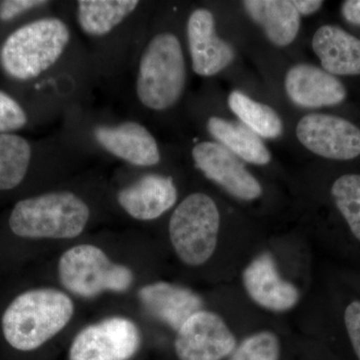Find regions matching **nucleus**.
<instances>
[{
  "mask_svg": "<svg viewBox=\"0 0 360 360\" xmlns=\"http://www.w3.org/2000/svg\"><path fill=\"white\" fill-rule=\"evenodd\" d=\"M284 89L291 103L303 108L338 105L347 96V89L338 77L309 63H298L288 70Z\"/></svg>",
  "mask_w": 360,
  "mask_h": 360,
  "instance_id": "nucleus-13",
  "label": "nucleus"
},
{
  "mask_svg": "<svg viewBox=\"0 0 360 360\" xmlns=\"http://www.w3.org/2000/svg\"><path fill=\"white\" fill-rule=\"evenodd\" d=\"M73 312L72 300L63 291L54 288L26 291L4 311V338L20 352L37 349L68 326Z\"/></svg>",
  "mask_w": 360,
  "mask_h": 360,
  "instance_id": "nucleus-1",
  "label": "nucleus"
},
{
  "mask_svg": "<svg viewBox=\"0 0 360 360\" xmlns=\"http://www.w3.org/2000/svg\"><path fill=\"white\" fill-rule=\"evenodd\" d=\"M292 4L300 16H309L316 13L323 6L324 2L321 0H292Z\"/></svg>",
  "mask_w": 360,
  "mask_h": 360,
  "instance_id": "nucleus-29",
  "label": "nucleus"
},
{
  "mask_svg": "<svg viewBox=\"0 0 360 360\" xmlns=\"http://www.w3.org/2000/svg\"><path fill=\"white\" fill-rule=\"evenodd\" d=\"M187 79L184 49L177 35L160 32L151 37L139 58L135 94L149 110L161 112L179 103Z\"/></svg>",
  "mask_w": 360,
  "mask_h": 360,
  "instance_id": "nucleus-2",
  "label": "nucleus"
},
{
  "mask_svg": "<svg viewBox=\"0 0 360 360\" xmlns=\"http://www.w3.org/2000/svg\"><path fill=\"white\" fill-rule=\"evenodd\" d=\"M321 68L340 77L360 75V39L335 25H322L312 37Z\"/></svg>",
  "mask_w": 360,
  "mask_h": 360,
  "instance_id": "nucleus-17",
  "label": "nucleus"
},
{
  "mask_svg": "<svg viewBox=\"0 0 360 360\" xmlns=\"http://www.w3.org/2000/svg\"><path fill=\"white\" fill-rule=\"evenodd\" d=\"M49 4L44 0H6L0 2V20L9 21L32 9Z\"/></svg>",
  "mask_w": 360,
  "mask_h": 360,
  "instance_id": "nucleus-27",
  "label": "nucleus"
},
{
  "mask_svg": "<svg viewBox=\"0 0 360 360\" xmlns=\"http://www.w3.org/2000/svg\"><path fill=\"white\" fill-rule=\"evenodd\" d=\"M243 6L250 20L262 28L276 46H288L297 37L302 16L292 0H245Z\"/></svg>",
  "mask_w": 360,
  "mask_h": 360,
  "instance_id": "nucleus-18",
  "label": "nucleus"
},
{
  "mask_svg": "<svg viewBox=\"0 0 360 360\" xmlns=\"http://www.w3.org/2000/svg\"><path fill=\"white\" fill-rule=\"evenodd\" d=\"M194 165L233 198L252 201L262 196V186L245 163L217 141H200L193 146Z\"/></svg>",
  "mask_w": 360,
  "mask_h": 360,
  "instance_id": "nucleus-9",
  "label": "nucleus"
},
{
  "mask_svg": "<svg viewBox=\"0 0 360 360\" xmlns=\"http://www.w3.org/2000/svg\"><path fill=\"white\" fill-rule=\"evenodd\" d=\"M297 141L303 148L331 160H352L360 155V129L345 118L310 113L298 120Z\"/></svg>",
  "mask_w": 360,
  "mask_h": 360,
  "instance_id": "nucleus-8",
  "label": "nucleus"
},
{
  "mask_svg": "<svg viewBox=\"0 0 360 360\" xmlns=\"http://www.w3.org/2000/svg\"><path fill=\"white\" fill-rule=\"evenodd\" d=\"M243 281L248 296L265 309L288 311L300 300V291L281 276L276 260L269 253L258 255L248 264Z\"/></svg>",
  "mask_w": 360,
  "mask_h": 360,
  "instance_id": "nucleus-14",
  "label": "nucleus"
},
{
  "mask_svg": "<svg viewBox=\"0 0 360 360\" xmlns=\"http://www.w3.org/2000/svg\"><path fill=\"white\" fill-rule=\"evenodd\" d=\"M186 37L191 68L195 75L214 77L233 61L234 49L217 34L214 15L208 9L198 8L189 14Z\"/></svg>",
  "mask_w": 360,
  "mask_h": 360,
  "instance_id": "nucleus-11",
  "label": "nucleus"
},
{
  "mask_svg": "<svg viewBox=\"0 0 360 360\" xmlns=\"http://www.w3.org/2000/svg\"><path fill=\"white\" fill-rule=\"evenodd\" d=\"M206 129L217 143L221 144L245 162L264 167L271 161V153L262 137L243 123L212 116L207 120Z\"/></svg>",
  "mask_w": 360,
  "mask_h": 360,
  "instance_id": "nucleus-19",
  "label": "nucleus"
},
{
  "mask_svg": "<svg viewBox=\"0 0 360 360\" xmlns=\"http://www.w3.org/2000/svg\"><path fill=\"white\" fill-rule=\"evenodd\" d=\"M179 193L174 180L150 174L135 180L117 193V201L132 219L149 221L158 219L176 203Z\"/></svg>",
  "mask_w": 360,
  "mask_h": 360,
  "instance_id": "nucleus-15",
  "label": "nucleus"
},
{
  "mask_svg": "<svg viewBox=\"0 0 360 360\" xmlns=\"http://www.w3.org/2000/svg\"><path fill=\"white\" fill-rule=\"evenodd\" d=\"M59 281L75 295L92 298L105 292H125L131 288L129 267L111 262L97 246L80 245L66 250L58 262Z\"/></svg>",
  "mask_w": 360,
  "mask_h": 360,
  "instance_id": "nucleus-6",
  "label": "nucleus"
},
{
  "mask_svg": "<svg viewBox=\"0 0 360 360\" xmlns=\"http://www.w3.org/2000/svg\"><path fill=\"white\" fill-rule=\"evenodd\" d=\"M92 136L106 153L134 167H151L160 162L158 142L141 123L127 120L97 125L92 129Z\"/></svg>",
  "mask_w": 360,
  "mask_h": 360,
  "instance_id": "nucleus-12",
  "label": "nucleus"
},
{
  "mask_svg": "<svg viewBox=\"0 0 360 360\" xmlns=\"http://www.w3.org/2000/svg\"><path fill=\"white\" fill-rule=\"evenodd\" d=\"M139 4L136 0H80L77 4L78 25L89 37L101 39L122 25Z\"/></svg>",
  "mask_w": 360,
  "mask_h": 360,
  "instance_id": "nucleus-20",
  "label": "nucleus"
},
{
  "mask_svg": "<svg viewBox=\"0 0 360 360\" xmlns=\"http://www.w3.org/2000/svg\"><path fill=\"white\" fill-rule=\"evenodd\" d=\"M89 217V205L77 194L51 191L18 201L9 227L23 238L70 239L82 233Z\"/></svg>",
  "mask_w": 360,
  "mask_h": 360,
  "instance_id": "nucleus-4",
  "label": "nucleus"
},
{
  "mask_svg": "<svg viewBox=\"0 0 360 360\" xmlns=\"http://www.w3.org/2000/svg\"><path fill=\"white\" fill-rule=\"evenodd\" d=\"M139 298L149 314L176 333L203 307L200 296L193 290L162 281L141 288Z\"/></svg>",
  "mask_w": 360,
  "mask_h": 360,
  "instance_id": "nucleus-16",
  "label": "nucleus"
},
{
  "mask_svg": "<svg viewBox=\"0 0 360 360\" xmlns=\"http://www.w3.org/2000/svg\"><path fill=\"white\" fill-rule=\"evenodd\" d=\"M281 342L270 331L248 336L232 352L231 360H279Z\"/></svg>",
  "mask_w": 360,
  "mask_h": 360,
  "instance_id": "nucleus-24",
  "label": "nucleus"
},
{
  "mask_svg": "<svg viewBox=\"0 0 360 360\" xmlns=\"http://www.w3.org/2000/svg\"><path fill=\"white\" fill-rule=\"evenodd\" d=\"M32 158V146L25 139L14 134H0V191L20 186Z\"/></svg>",
  "mask_w": 360,
  "mask_h": 360,
  "instance_id": "nucleus-22",
  "label": "nucleus"
},
{
  "mask_svg": "<svg viewBox=\"0 0 360 360\" xmlns=\"http://www.w3.org/2000/svg\"><path fill=\"white\" fill-rule=\"evenodd\" d=\"M141 336L134 321L108 317L82 329L75 336L70 360H130L139 352Z\"/></svg>",
  "mask_w": 360,
  "mask_h": 360,
  "instance_id": "nucleus-7",
  "label": "nucleus"
},
{
  "mask_svg": "<svg viewBox=\"0 0 360 360\" xmlns=\"http://www.w3.org/2000/svg\"><path fill=\"white\" fill-rule=\"evenodd\" d=\"M345 324L348 338L357 359L360 360V302L354 300L347 305L345 311Z\"/></svg>",
  "mask_w": 360,
  "mask_h": 360,
  "instance_id": "nucleus-26",
  "label": "nucleus"
},
{
  "mask_svg": "<svg viewBox=\"0 0 360 360\" xmlns=\"http://www.w3.org/2000/svg\"><path fill=\"white\" fill-rule=\"evenodd\" d=\"M27 123L22 106L6 92L0 90V134H11Z\"/></svg>",
  "mask_w": 360,
  "mask_h": 360,
  "instance_id": "nucleus-25",
  "label": "nucleus"
},
{
  "mask_svg": "<svg viewBox=\"0 0 360 360\" xmlns=\"http://www.w3.org/2000/svg\"><path fill=\"white\" fill-rule=\"evenodd\" d=\"M220 213L207 194H189L175 208L169 220L170 241L184 264L200 266L210 260L217 248Z\"/></svg>",
  "mask_w": 360,
  "mask_h": 360,
  "instance_id": "nucleus-5",
  "label": "nucleus"
},
{
  "mask_svg": "<svg viewBox=\"0 0 360 360\" xmlns=\"http://www.w3.org/2000/svg\"><path fill=\"white\" fill-rule=\"evenodd\" d=\"M71 40L70 26L58 18H44L21 26L0 49V65L14 79H34L58 65Z\"/></svg>",
  "mask_w": 360,
  "mask_h": 360,
  "instance_id": "nucleus-3",
  "label": "nucleus"
},
{
  "mask_svg": "<svg viewBox=\"0 0 360 360\" xmlns=\"http://www.w3.org/2000/svg\"><path fill=\"white\" fill-rule=\"evenodd\" d=\"M330 193L350 231L360 241V174L341 175L333 182Z\"/></svg>",
  "mask_w": 360,
  "mask_h": 360,
  "instance_id": "nucleus-23",
  "label": "nucleus"
},
{
  "mask_svg": "<svg viewBox=\"0 0 360 360\" xmlns=\"http://www.w3.org/2000/svg\"><path fill=\"white\" fill-rule=\"evenodd\" d=\"M229 108L245 127L265 139H276L283 132L281 116L271 106L233 90L227 98Z\"/></svg>",
  "mask_w": 360,
  "mask_h": 360,
  "instance_id": "nucleus-21",
  "label": "nucleus"
},
{
  "mask_svg": "<svg viewBox=\"0 0 360 360\" xmlns=\"http://www.w3.org/2000/svg\"><path fill=\"white\" fill-rule=\"evenodd\" d=\"M175 354L179 360H222L236 348V338L219 315L200 310L177 331Z\"/></svg>",
  "mask_w": 360,
  "mask_h": 360,
  "instance_id": "nucleus-10",
  "label": "nucleus"
},
{
  "mask_svg": "<svg viewBox=\"0 0 360 360\" xmlns=\"http://www.w3.org/2000/svg\"><path fill=\"white\" fill-rule=\"evenodd\" d=\"M341 14L350 25L360 26V0H347L343 2Z\"/></svg>",
  "mask_w": 360,
  "mask_h": 360,
  "instance_id": "nucleus-28",
  "label": "nucleus"
}]
</instances>
